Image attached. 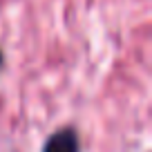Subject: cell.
Here are the masks:
<instances>
[{
	"mask_svg": "<svg viewBox=\"0 0 152 152\" xmlns=\"http://www.w3.org/2000/svg\"><path fill=\"white\" fill-rule=\"evenodd\" d=\"M43 152H78V139L72 130H61L49 137Z\"/></svg>",
	"mask_w": 152,
	"mask_h": 152,
	"instance_id": "6da1fadb",
	"label": "cell"
},
{
	"mask_svg": "<svg viewBox=\"0 0 152 152\" xmlns=\"http://www.w3.org/2000/svg\"><path fill=\"white\" fill-rule=\"evenodd\" d=\"M0 63H2V54H0Z\"/></svg>",
	"mask_w": 152,
	"mask_h": 152,
	"instance_id": "7a4b0ae2",
	"label": "cell"
}]
</instances>
